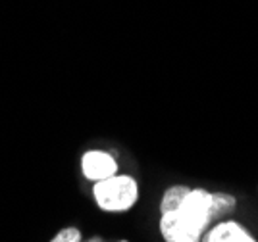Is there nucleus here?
<instances>
[{"instance_id":"1","label":"nucleus","mask_w":258,"mask_h":242,"mask_svg":"<svg viewBox=\"0 0 258 242\" xmlns=\"http://www.w3.org/2000/svg\"><path fill=\"white\" fill-rule=\"evenodd\" d=\"M212 194L205 189L173 185L160 202V232L166 242H201L214 217Z\"/></svg>"},{"instance_id":"2","label":"nucleus","mask_w":258,"mask_h":242,"mask_svg":"<svg viewBox=\"0 0 258 242\" xmlns=\"http://www.w3.org/2000/svg\"><path fill=\"white\" fill-rule=\"evenodd\" d=\"M93 196L102 211H127L139 198V185L129 175H112L104 181H98L93 187Z\"/></svg>"},{"instance_id":"3","label":"nucleus","mask_w":258,"mask_h":242,"mask_svg":"<svg viewBox=\"0 0 258 242\" xmlns=\"http://www.w3.org/2000/svg\"><path fill=\"white\" fill-rule=\"evenodd\" d=\"M81 171L85 179L98 183L118 173V162L112 154L102 150H89L81 158Z\"/></svg>"},{"instance_id":"4","label":"nucleus","mask_w":258,"mask_h":242,"mask_svg":"<svg viewBox=\"0 0 258 242\" xmlns=\"http://www.w3.org/2000/svg\"><path fill=\"white\" fill-rule=\"evenodd\" d=\"M205 242H256L247 229L235 221L218 223L205 234Z\"/></svg>"},{"instance_id":"5","label":"nucleus","mask_w":258,"mask_h":242,"mask_svg":"<svg viewBox=\"0 0 258 242\" xmlns=\"http://www.w3.org/2000/svg\"><path fill=\"white\" fill-rule=\"evenodd\" d=\"M235 198L226 192H214L212 194V208H214V217H222L235 208Z\"/></svg>"},{"instance_id":"6","label":"nucleus","mask_w":258,"mask_h":242,"mask_svg":"<svg viewBox=\"0 0 258 242\" xmlns=\"http://www.w3.org/2000/svg\"><path fill=\"white\" fill-rule=\"evenodd\" d=\"M50 242H81V231L76 227H66Z\"/></svg>"},{"instance_id":"7","label":"nucleus","mask_w":258,"mask_h":242,"mask_svg":"<svg viewBox=\"0 0 258 242\" xmlns=\"http://www.w3.org/2000/svg\"><path fill=\"white\" fill-rule=\"evenodd\" d=\"M85 242H104L100 236H93V238H89V240H85Z\"/></svg>"},{"instance_id":"8","label":"nucleus","mask_w":258,"mask_h":242,"mask_svg":"<svg viewBox=\"0 0 258 242\" xmlns=\"http://www.w3.org/2000/svg\"><path fill=\"white\" fill-rule=\"evenodd\" d=\"M119 242H127V240H119Z\"/></svg>"}]
</instances>
